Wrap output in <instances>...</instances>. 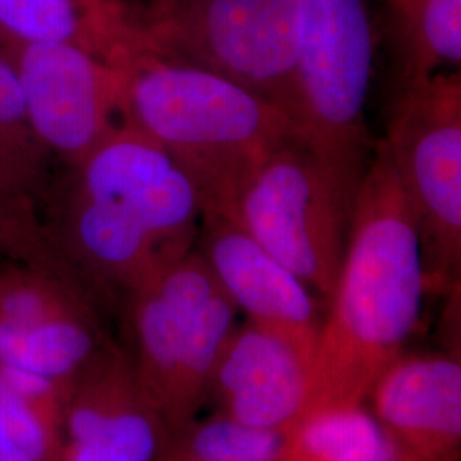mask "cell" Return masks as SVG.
Returning a JSON list of instances; mask_svg holds the SVG:
<instances>
[{
  "label": "cell",
  "mask_w": 461,
  "mask_h": 461,
  "mask_svg": "<svg viewBox=\"0 0 461 461\" xmlns=\"http://www.w3.org/2000/svg\"><path fill=\"white\" fill-rule=\"evenodd\" d=\"M115 64L120 125L142 133L190 171L205 211L222 209L251 166L299 137L277 106L214 72L140 50Z\"/></svg>",
  "instance_id": "3"
},
{
  "label": "cell",
  "mask_w": 461,
  "mask_h": 461,
  "mask_svg": "<svg viewBox=\"0 0 461 461\" xmlns=\"http://www.w3.org/2000/svg\"><path fill=\"white\" fill-rule=\"evenodd\" d=\"M122 310L129 333L123 350L137 378L167 424L194 419L238 329V308L197 245L146 280Z\"/></svg>",
  "instance_id": "4"
},
{
  "label": "cell",
  "mask_w": 461,
  "mask_h": 461,
  "mask_svg": "<svg viewBox=\"0 0 461 461\" xmlns=\"http://www.w3.org/2000/svg\"><path fill=\"white\" fill-rule=\"evenodd\" d=\"M279 461H402L395 443L364 407L310 413L291 429Z\"/></svg>",
  "instance_id": "15"
},
{
  "label": "cell",
  "mask_w": 461,
  "mask_h": 461,
  "mask_svg": "<svg viewBox=\"0 0 461 461\" xmlns=\"http://www.w3.org/2000/svg\"><path fill=\"white\" fill-rule=\"evenodd\" d=\"M313 356L272 330L248 321L232 333L209 396L221 415L285 436L301 420Z\"/></svg>",
  "instance_id": "12"
},
{
  "label": "cell",
  "mask_w": 461,
  "mask_h": 461,
  "mask_svg": "<svg viewBox=\"0 0 461 461\" xmlns=\"http://www.w3.org/2000/svg\"><path fill=\"white\" fill-rule=\"evenodd\" d=\"M55 163L33 131L16 70L0 51V258L57 265L43 226Z\"/></svg>",
  "instance_id": "14"
},
{
  "label": "cell",
  "mask_w": 461,
  "mask_h": 461,
  "mask_svg": "<svg viewBox=\"0 0 461 461\" xmlns=\"http://www.w3.org/2000/svg\"><path fill=\"white\" fill-rule=\"evenodd\" d=\"M0 28L14 43H70L110 62L125 53L76 0H0Z\"/></svg>",
  "instance_id": "17"
},
{
  "label": "cell",
  "mask_w": 461,
  "mask_h": 461,
  "mask_svg": "<svg viewBox=\"0 0 461 461\" xmlns=\"http://www.w3.org/2000/svg\"><path fill=\"white\" fill-rule=\"evenodd\" d=\"M53 186L49 245L98 306H123L146 280L197 245L205 211L195 178L142 133L116 127Z\"/></svg>",
  "instance_id": "1"
},
{
  "label": "cell",
  "mask_w": 461,
  "mask_h": 461,
  "mask_svg": "<svg viewBox=\"0 0 461 461\" xmlns=\"http://www.w3.org/2000/svg\"><path fill=\"white\" fill-rule=\"evenodd\" d=\"M297 2V132L323 159L363 176L371 158L366 103L375 68L366 4Z\"/></svg>",
  "instance_id": "8"
},
{
  "label": "cell",
  "mask_w": 461,
  "mask_h": 461,
  "mask_svg": "<svg viewBox=\"0 0 461 461\" xmlns=\"http://www.w3.org/2000/svg\"><path fill=\"white\" fill-rule=\"evenodd\" d=\"M361 180L293 137L251 166L215 212L236 221L329 303Z\"/></svg>",
  "instance_id": "5"
},
{
  "label": "cell",
  "mask_w": 461,
  "mask_h": 461,
  "mask_svg": "<svg viewBox=\"0 0 461 461\" xmlns=\"http://www.w3.org/2000/svg\"><path fill=\"white\" fill-rule=\"evenodd\" d=\"M426 291L417 224L390 154L379 142L354 202L303 417L364 407L379 376L403 356Z\"/></svg>",
  "instance_id": "2"
},
{
  "label": "cell",
  "mask_w": 461,
  "mask_h": 461,
  "mask_svg": "<svg viewBox=\"0 0 461 461\" xmlns=\"http://www.w3.org/2000/svg\"><path fill=\"white\" fill-rule=\"evenodd\" d=\"M99 26L125 49L132 47L131 9L122 0H76Z\"/></svg>",
  "instance_id": "20"
},
{
  "label": "cell",
  "mask_w": 461,
  "mask_h": 461,
  "mask_svg": "<svg viewBox=\"0 0 461 461\" xmlns=\"http://www.w3.org/2000/svg\"><path fill=\"white\" fill-rule=\"evenodd\" d=\"M284 438L217 413L173 429L161 461H279Z\"/></svg>",
  "instance_id": "18"
},
{
  "label": "cell",
  "mask_w": 461,
  "mask_h": 461,
  "mask_svg": "<svg viewBox=\"0 0 461 461\" xmlns=\"http://www.w3.org/2000/svg\"><path fill=\"white\" fill-rule=\"evenodd\" d=\"M297 17V0H152L131 13L133 50L222 76L294 123Z\"/></svg>",
  "instance_id": "6"
},
{
  "label": "cell",
  "mask_w": 461,
  "mask_h": 461,
  "mask_svg": "<svg viewBox=\"0 0 461 461\" xmlns=\"http://www.w3.org/2000/svg\"><path fill=\"white\" fill-rule=\"evenodd\" d=\"M0 461H32L11 432L0 422Z\"/></svg>",
  "instance_id": "21"
},
{
  "label": "cell",
  "mask_w": 461,
  "mask_h": 461,
  "mask_svg": "<svg viewBox=\"0 0 461 461\" xmlns=\"http://www.w3.org/2000/svg\"><path fill=\"white\" fill-rule=\"evenodd\" d=\"M383 144L417 224L428 289L453 287L461 258L460 72L403 81Z\"/></svg>",
  "instance_id": "7"
},
{
  "label": "cell",
  "mask_w": 461,
  "mask_h": 461,
  "mask_svg": "<svg viewBox=\"0 0 461 461\" xmlns=\"http://www.w3.org/2000/svg\"><path fill=\"white\" fill-rule=\"evenodd\" d=\"M11 45H14V41L7 34L4 33L2 28H0V51L7 49V47H11Z\"/></svg>",
  "instance_id": "22"
},
{
  "label": "cell",
  "mask_w": 461,
  "mask_h": 461,
  "mask_svg": "<svg viewBox=\"0 0 461 461\" xmlns=\"http://www.w3.org/2000/svg\"><path fill=\"white\" fill-rule=\"evenodd\" d=\"M0 422L32 461H57L60 424L0 379Z\"/></svg>",
  "instance_id": "19"
},
{
  "label": "cell",
  "mask_w": 461,
  "mask_h": 461,
  "mask_svg": "<svg viewBox=\"0 0 461 461\" xmlns=\"http://www.w3.org/2000/svg\"><path fill=\"white\" fill-rule=\"evenodd\" d=\"M2 53L16 70L34 132L67 169L118 127L113 62L70 43H14Z\"/></svg>",
  "instance_id": "9"
},
{
  "label": "cell",
  "mask_w": 461,
  "mask_h": 461,
  "mask_svg": "<svg viewBox=\"0 0 461 461\" xmlns=\"http://www.w3.org/2000/svg\"><path fill=\"white\" fill-rule=\"evenodd\" d=\"M171 430L125 350L110 342L68 384L57 461H161Z\"/></svg>",
  "instance_id": "10"
},
{
  "label": "cell",
  "mask_w": 461,
  "mask_h": 461,
  "mask_svg": "<svg viewBox=\"0 0 461 461\" xmlns=\"http://www.w3.org/2000/svg\"><path fill=\"white\" fill-rule=\"evenodd\" d=\"M367 402L402 461H456L461 446V366L445 356H402Z\"/></svg>",
  "instance_id": "13"
},
{
  "label": "cell",
  "mask_w": 461,
  "mask_h": 461,
  "mask_svg": "<svg viewBox=\"0 0 461 461\" xmlns=\"http://www.w3.org/2000/svg\"><path fill=\"white\" fill-rule=\"evenodd\" d=\"M197 243L215 279L249 323L284 335L314 359L323 316L303 280L226 214L205 211Z\"/></svg>",
  "instance_id": "11"
},
{
  "label": "cell",
  "mask_w": 461,
  "mask_h": 461,
  "mask_svg": "<svg viewBox=\"0 0 461 461\" xmlns=\"http://www.w3.org/2000/svg\"><path fill=\"white\" fill-rule=\"evenodd\" d=\"M403 81L460 67L461 0H388Z\"/></svg>",
  "instance_id": "16"
}]
</instances>
